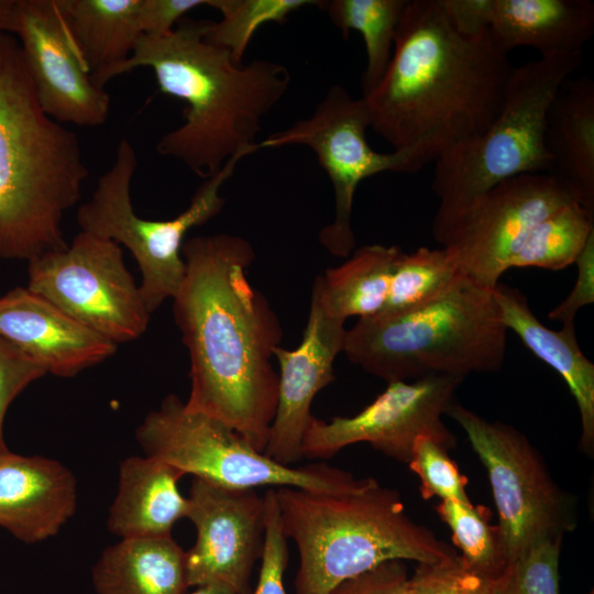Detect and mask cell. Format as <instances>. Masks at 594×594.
Segmentation results:
<instances>
[{"instance_id": "1", "label": "cell", "mask_w": 594, "mask_h": 594, "mask_svg": "<svg viewBox=\"0 0 594 594\" xmlns=\"http://www.w3.org/2000/svg\"><path fill=\"white\" fill-rule=\"evenodd\" d=\"M186 272L173 298L190 361L187 409L219 419L264 452L278 398L271 363L280 321L248 279L252 244L217 233L185 240Z\"/></svg>"}, {"instance_id": "32", "label": "cell", "mask_w": 594, "mask_h": 594, "mask_svg": "<svg viewBox=\"0 0 594 594\" xmlns=\"http://www.w3.org/2000/svg\"><path fill=\"white\" fill-rule=\"evenodd\" d=\"M562 542H544L512 561L504 573L492 582V594H560Z\"/></svg>"}, {"instance_id": "18", "label": "cell", "mask_w": 594, "mask_h": 594, "mask_svg": "<svg viewBox=\"0 0 594 594\" xmlns=\"http://www.w3.org/2000/svg\"><path fill=\"white\" fill-rule=\"evenodd\" d=\"M0 334L58 377L76 376L118 346L28 287L0 295Z\"/></svg>"}, {"instance_id": "12", "label": "cell", "mask_w": 594, "mask_h": 594, "mask_svg": "<svg viewBox=\"0 0 594 594\" xmlns=\"http://www.w3.org/2000/svg\"><path fill=\"white\" fill-rule=\"evenodd\" d=\"M370 117L364 99L343 86L329 88L311 116L296 121L257 143L258 148L307 146L315 152L334 193V218L319 233L320 243L334 256H349L355 244L352 210L359 185L371 176L416 173L410 156L374 151L366 140Z\"/></svg>"}, {"instance_id": "33", "label": "cell", "mask_w": 594, "mask_h": 594, "mask_svg": "<svg viewBox=\"0 0 594 594\" xmlns=\"http://www.w3.org/2000/svg\"><path fill=\"white\" fill-rule=\"evenodd\" d=\"M448 453L428 437L416 439L408 465L420 480V494L425 499L439 497L441 501L472 503L466 492L468 479Z\"/></svg>"}, {"instance_id": "26", "label": "cell", "mask_w": 594, "mask_h": 594, "mask_svg": "<svg viewBox=\"0 0 594 594\" xmlns=\"http://www.w3.org/2000/svg\"><path fill=\"white\" fill-rule=\"evenodd\" d=\"M403 253L396 245H364L341 265L317 276L312 292L336 318L345 321L353 316L359 319L374 317L385 307Z\"/></svg>"}, {"instance_id": "42", "label": "cell", "mask_w": 594, "mask_h": 594, "mask_svg": "<svg viewBox=\"0 0 594 594\" xmlns=\"http://www.w3.org/2000/svg\"><path fill=\"white\" fill-rule=\"evenodd\" d=\"M190 594H237L229 585L220 582H213L196 586Z\"/></svg>"}, {"instance_id": "24", "label": "cell", "mask_w": 594, "mask_h": 594, "mask_svg": "<svg viewBox=\"0 0 594 594\" xmlns=\"http://www.w3.org/2000/svg\"><path fill=\"white\" fill-rule=\"evenodd\" d=\"M140 3L141 0H59L78 55L100 87L121 75L143 36Z\"/></svg>"}, {"instance_id": "17", "label": "cell", "mask_w": 594, "mask_h": 594, "mask_svg": "<svg viewBox=\"0 0 594 594\" xmlns=\"http://www.w3.org/2000/svg\"><path fill=\"white\" fill-rule=\"evenodd\" d=\"M344 322L331 316L312 292L300 344L274 350L279 365L278 398L263 453L277 463L294 466L304 458L302 439L314 417L310 407L316 395L334 381L333 363L343 352L346 334Z\"/></svg>"}, {"instance_id": "29", "label": "cell", "mask_w": 594, "mask_h": 594, "mask_svg": "<svg viewBox=\"0 0 594 594\" xmlns=\"http://www.w3.org/2000/svg\"><path fill=\"white\" fill-rule=\"evenodd\" d=\"M464 276L455 258L441 246L404 252L394 272L385 307L378 315L404 312L426 305L446 294Z\"/></svg>"}, {"instance_id": "13", "label": "cell", "mask_w": 594, "mask_h": 594, "mask_svg": "<svg viewBox=\"0 0 594 594\" xmlns=\"http://www.w3.org/2000/svg\"><path fill=\"white\" fill-rule=\"evenodd\" d=\"M575 201L573 190L556 175L524 174L501 182L448 220L431 226L432 237L468 278L494 289L530 229Z\"/></svg>"}, {"instance_id": "11", "label": "cell", "mask_w": 594, "mask_h": 594, "mask_svg": "<svg viewBox=\"0 0 594 594\" xmlns=\"http://www.w3.org/2000/svg\"><path fill=\"white\" fill-rule=\"evenodd\" d=\"M28 263V288L105 339L118 345L146 331L152 314L112 240L80 231Z\"/></svg>"}, {"instance_id": "43", "label": "cell", "mask_w": 594, "mask_h": 594, "mask_svg": "<svg viewBox=\"0 0 594 594\" xmlns=\"http://www.w3.org/2000/svg\"><path fill=\"white\" fill-rule=\"evenodd\" d=\"M586 594H594V591H593V590H591V591H590V592H587Z\"/></svg>"}, {"instance_id": "36", "label": "cell", "mask_w": 594, "mask_h": 594, "mask_svg": "<svg viewBox=\"0 0 594 594\" xmlns=\"http://www.w3.org/2000/svg\"><path fill=\"white\" fill-rule=\"evenodd\" d=\"M46 371L15 343L0 334V451L7 450L3 426L11 403Z\"/></svg>"}, {"instance_id": "5", "label": "cell", "mask_w": 594, "mask_h": 594, "mask_svg": "<svg viewBox=\"0 0 594 594\" xmlns=\"http://www.w3.org/2000/svg\"><path fill=\"white\" fill-rule=\"evenodd\" d=\"M276 490L283 531L299 553L295 594H328L389 560L435 563L457 553L407 514L396 490L349 494Z\"/></svg>"}, {"instance_id": "7", "label": "cell", "mask_w": 594, "mask_h": 594, "mask_svg": "<svg viewBox=\"0 0 594 594\" xmlns=\"http://www.w3.org/2000/svg\"><path fill=\"white\" fill-rule=\"evenodd\" d=\"M582 59V52L558 54L513 67L492 123L435 162L431 186L439 206L431 226L505 179L551 172L546 146L549 108Z\"/></svg>"}, {"instance_id": "2", "label": "cell", "mask_w": 594, "mask_h": 594, "mask_svg": "<svg viewBox=\"0 0 594 594\" xmlns=\"http://www.w3.org/2000/svg\"><path fill=\"white\" fill-rule=\"evenodd\" d=\"M513 67L488 31L463 36L440 0H408L387 70L362 96L370 128L417 173L492 123Z\"/></svg>"}, {"instance_id": "14", "label": "cell", "mask_w": 594, "mask_h": 594, "mask_svg": "<svg viewBox=\"0 0 594 594\" xmlns=\"http://www.w3.org/2000/svg\"><path fill=\"white\" fill-rule=\"evenodd\" d=\"M464 378L430 375L395 381L371 404L352 417L326 421L312 417L302 439L308 459H329L348 446L365 442L383 454L409 463L415 441L425 436L447 451L455 436L443 422L454 394Z\"/></svg>"}, {"instance_id": "25", "label": "cell", "mask_w": 594, "mask_h": 594, "mask_svg": "<svg viewBox=\"0 0 594 594\" xmlns=\"http://www.w3.org/2000/svg\"><path fill=\"white\" fill-rule=\"evenodd\" d=\"M97 594H185L186 551L172 537L121 539L91 570Z\"/></svg>"}, {"instance_id": "38", "label": "cell", "mask_w": 594, "mask_h": 594, "mask_svg": "<svg viewBox=\"0 0 594 594\" xmlns=\"http://www.w3.org/2000/svg\"><path fill=\"white\" fill-rule=\"evenodd\" d=\"M578 276L565 299L549 312V318L562 326L574 324L578 311L594 302V232L575 260Z\"/></svg>"}, {"instance_id": "8", "label": "cell", "mask_w": 594, "mask_h": 594, "mask_svg": "<svg viewBox=\"0 0 594 594\" xmlns=\"http://www.w3.org/2000/svg\"><path fill=\"white\" fill-rule=\"evenodd\" d=\"M135 438L145 455L176 468L184 475L230 488L289 486L317 493L349 494L377 481L355 479L350 472L314 463L283 465L254 449L223 421L191 411L168 394L138 426Z\"/></svg>"}, {"instance_id": "20", "label": "cell", "mask_w": 594, "mask_h": 594, "mask_svg": "<svg viewBox=\"0 0 594 594\" xmlns=\"http://www.w3.org/2000/svg\"><path fill=\"white\" fill-rule=\"evenodd\" d=\"M507 330L565 382L581 420L580 450L594 454V364L579 346L574 324L553 330L532 312L527 297L517 288L498 283L493 289Z\"/></svg>"}, {"instance_id": "31", "label": "cell", "mask_w": 594, "mask_h": 594, "mask_svg": "<svg viewBox=\"0 0 594 594\" xmlns=\"http://www.w3.org/2000/svg\"><path fill=\"white\" fill-rule=\"evenodd\" d=\"M319 6L314 0H207V6L221 13V20L210 21L205 38L230 51L233 59L243 64V56L256 30L265 23H283L302 7Z\"/></svg>"}, {"instance_id": "35", "label": "cell", "mask_w": 594, "mask_h": 594, "mask_svg": "<svg viewBox=\"0 0 594 594\" xmlns=\"http://www.w3.org/2000/svg\"><path fill=\"white\" fill-rule=\"evenodd\" d=\"M265 532L256 587L252 594H286L284 573L288 565L289 552L287 538L283 531L276 490L271 488L264 495Z\"/></svg>"}, {"instance_id": "27", "label": "cell", "mask_w": 594, "mask_h": 594, "mask_svg": "<svg viewBox=\"0 0 594 594\" xmlns=\"http://www.w3.org/2000/svg\"><path fill=\"white\" fill-rule=\"evenodd\" d=\"M408 0L320 1L331 22L346 34L353 30L364 41L366 67L362 91L370 94L382 80L392 59L396 30Z\"/></svg>"}, {"instance_id": "34", "label": "cell", "mask_w": 594, "mask_h": 594, "mask_svg": "<svg viewBox=\"0 0 594 594\" xmlns=\"http://www.w3.org/2000/svg\"><path fill=\"white\" fill-rule=\"evenodd\" d=\"M409 582L411 594H492V582L471 570L458 552L418 563Z\"/></svg>"}, {"instance_id": "9", "label": "cell", "mask_w": 594, "mask_h": 594, "mask_svg": "<svg viewBox=\"0 0 594 594\" xmlns=\"http://www.w3.org/2000/svg\"><path fill=\"white\" fill-rule=\"evenodd\" d=\"M245 156H233L206 178L188 207L175 218L150 220L134 211L131 185L138 155L131 142L122 139L112 165L98 179L90 199L78 208L80 231L112 240L130 251L141 272L139 287L151 314L177 294L186 272L182 255L185 237L222 210L226 198L220 189Z\"/></svg>"}, {"instance_id": "4", "label": "cell", "mask_w": 594, "mask_h": 594, "mask_svg": "<svg viewBox=\"0 0 594 594\" xmlns=\"http://www.w3.org/2000/svg\"><path fill=\"white\" fill-rule=\"evenodd\" d=\"M88 173L76 133L43 110L18 38L0 32V258L64 249Z\"/></svg>"}, {"instance_id": "39", "label": "cell", "mask_w": 594, "mask_h": 594, "mask_svg": "<svg viewBox=\"0 0 594 594\" xmlns=\"http://www.w3.org/2000/svg\"><path fill=\"white\" fill-rule=\"evenodd\" d=\"M207 6V0H141L139 23L145 36H163L172 32L193 9Z\"/></svg>"}, {"instance_id": "23", "label": "cell", "mask_w": 594, "mask_h": 594, "mask_svg": "<svg viewBox=\"0 0 594 594\" xmlns=\"http://www.w3.org/2000/svg\"><path fill=\"white\" fill-rule=\"evenodd\" d=\"M546 146L551 172L594 211V81L568 79L553 99L547 119Z\"/></svg>"}, {"instance_id": "41", "label": "cell", "mask_w": 594, "mask_h": 594, "mask_svg": "<svg viewBox=\"0 0 594 594\" xmlns=\"http://www.w3.org/2000/svg\"><path fill=\"white\" fill-rule=\"evenodd\" d=\"M18 0H0V32L13 34Z\"/></svg>"}, {"instance_id": "3", "label": "cell", "mask_w": 594, "mask_h": 594, "mask_svg": "<svg viewBox=\"0 0 594 594\" xmlns=\"http://www.w3.org/2000/svg\"><path fill=\"white\" fill-rule=\"evenodd\" d=\"M209 22L180 20L166 35L141 36L121 69L151 68L160 91L185 102L183 124L164 134L156 151L205 179L233 156L258 150L262 119L292 81L279 63H237L229 50L205 38Z\"/></svg>"}, {"instance_id": "21", "label": "cell", "mask_w": 594, "mask_h": 594, "mask_svg": "<svg viewBox=\"0 0 594 594\" xmlns=\"http://www.w3.org/2000/svg\"><path fill=\"white\" fill-rule=\"evenodd\" d=\"M183 476L179 470L153 457L125 458L109 508V530L121 539L172 537L176 521L188 514V498L177 487Z\"/></svg>"}, {"instance_id": "30", "label": "cell", "mask_w": 594, "mask_h": 594, "mask_svg": "<svg viewBox=\"0 0 594 594\" xmlns=\"http://www.w3.org/2000/svg\"><path fill=\"white\" fill-rule=\"evenodd\" d=\"M439 517L452 531V540L464 563L491 582L509 564L497 526L488 524L487 508L472 503L441 501L436 506Z\"/></svg>"}, {"instance_id": "15", "label": "cell", "mask_w": 594, "mask_h": 594, "mask_svg": "<svg viewBox=\"0 0 594 594\" xmlns=\"http://www.w3.org/2000/svg\"><path fill=\"white\" fill-rule=\"evenodd\" d=\"M187 517L196 542L186 551L189 587L220 582L237 594H252L250 580L261 559L265 503L254 488H230L194 477Z\"/></svg>"}, {"instance_id": "22", "label": "cell", "mask_w": 594, "mask_h": 594, "mask_svg": "<svg viewBox=\"0 0 594 594\" xmlns=\"http://www.w3.org/2000/svg\"><path fill=\"white\" fill-rule=\"evenodd\" d=\"M488 32L506 54L520 46L541 56L579 53L594 34V2L493 0Z\"/></svg>"}, {"instance_id": "37", "label": "cell", "mask_w": 594, "mask_h": 594, "mask_svg": "<svg viewBox=\"0 0 594 594\" xmlns=\"http://www.w3.org/2000/svg\"><path fill=\"white\" fill-rule=\"evenodd\" d=\"M405 561L389 560L336 585L328 594H411Z\"/></svg>"}, {"instance_id": "10", "label": "cell", "mask_w": 594, "mask_h": 594, "mask_svg": "<svg viewBox=\"0 0 594 594\" xmlns=\"http://www.w3.org/2000/svg\"><path fill=\"white\" fill-rule=\"evenodd\" d=\"M449 415L465 432L485 468L508 563L544 542L563 541L576 527L575 502L554 481L525 435L453 403Z\"/></svg>"}, {"instance_id": "6", "label": "cell", "mask_w": 594, "mask_h": 594, "mask_svg": "<svg viewBox=\"0 0 594 594\" xmlns=\"http://www.w3.org/2000/svg\"><path fill=\"white\" fill-rule=\"evenodd\" d=\"M507 331L493 289L464 276L426 305L359 319L346 330L343 352L387 383L430 375L464 378L501 370Z\"/></svg>"}, {"instance_id": "28", "label": "cell", "mask_w": 594, "mask_h": 594, "mask_svg": "<svg viewBox=\"0 0 594 594\" xmlns=\"http://www.w3.org/2000/svg\"><path fill=\"white\" fill-rule=\"evenodd\" d=\"M594 232V211L572 202L536 223L507 261L513 267L560 271L574 264Z\"/></svg>"}, {"instance_id": "19", "label": "cell", "mask_w": 594, "mask_h": 594, "mask_svg": "<svg viewBox=\"0 0 594 594\" xmlns=\"http://www.w3.org/2000/svg\"><path fill=\"white\" fill-rule=\"evenodd\" d=\"M77 508V482L59 461L0 451V527L24 543L55 536Z\"/></svg>"}, {"instance_id": "16", "label": "cell", "mask_w": 594, "mask_h": 594, "mask_svg": "<svg viewBox=\"0 0 594 594\" xmlns=\"http://www.w3.org/2000/svg\"><path fill=\"white\" fill-rule=\"evenodd\" d=\"M13 35L43 110L59 123L103 124L111 99L81 62L59 0H18Z\"/></svg>"}, {"instance_id": "40", "label": "cell", "mask_w": 594, "mask_h": 594, "mask_svg": "<svg viewBox=\"0 0 594 594\" xmlns=\"http://www.w3.org/2000/svg\"><path fill=\"white\" fill-rule=\"evenodd\" d=\"M440 3L461 35L476 37L488 31L493 0H440Z\"/></svg>"}]
</instances>
